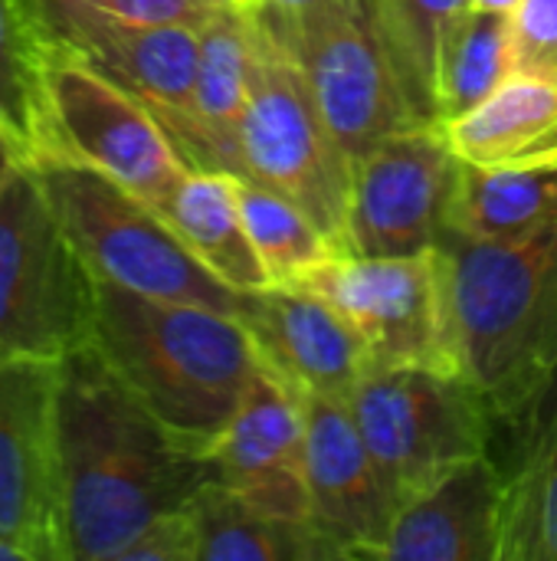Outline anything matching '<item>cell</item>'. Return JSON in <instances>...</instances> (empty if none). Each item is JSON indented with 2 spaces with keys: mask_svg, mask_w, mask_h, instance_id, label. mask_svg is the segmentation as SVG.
<instances>
[{
  "mask_svg": "<svg viewBox=\"0 0 557 561\" xmlns=\"http://www.w3.org/2000/svg\"><path fill=\"white\" fill-rule=\"evenodd\" d=\"M56 460L62 561H118L210 483L207 457L181 444L92 342L56 362Z\"/></svg>",
  "mask_w": 557,
  "mask_h": 561,
  "instance_id": "cell-1",
  "label": "cell"
},
{
  "mask_svg": "<svg viewBox=\"0 0 557 561\" xmlns=\"http://www.w3.org/2000/svg\"><path fill=\"white\" fill-rule=\"evenodd\" d=\"M446 365L512 424L557 368V224L486 243L443 233Z\"/></svg>",
  "mask_w": 557,
  "mask_h": 561,
  "instance_id": "cell-2",
  "label": "cell"
},
{
  "mask_svg": "<svg viewBox=\"0 0 557 561\" xmlns=\"http://www.w3.org/2000/svg\"><path fill=\"white\" fill-rule=\"evenodd\" d=\"M92 345L128 391L190 450L223 431L263 362L236 316L151 299L95 279Z\"/></svg>",
  "mask_w": 557,
  "mask_h": 561,
  "instance_id": "cell-3",
  "label": "cell"
},
{
  "mask_svg": "<svg viewBox=\"0 0 557 561\" xmlns=\"http://www.w3.org/2000/svg\"><path fill=\"white\" fill-rule=\"evenodd\" d=\"M253 10L299 66L351 161L397 131L433 125L407 85L378 0H325L299 13L259 3Z\"/></svg>",
  "mask_w": 557,
  "mask_h": 561,
  "instance_id": "cell-4",
  "label": "cell"
},
{
  "mask_svg": "<svg viewBox=\"0 0 557 561\" xmlns=\"http://www.w3.org/2000/svg\"><path fill=\"white\" fill-rule=\"evenodd\" d=\"M33 168L62 230L95 279L151 299L194 302L236 316L240 289L204 266L148 201L62 158H43Z\"/></svg>",
  "mask_w": 557,
  "mask_h": 561,
  "instance_id": "cell-5",
  "label": "cell"
},
{
  "mask_svg": "<svg viewBox=\"0 0 557 561\" xmlns=\"http://www.w3.org/2000/svg\"><path fill=\"white\" fill-rule=\"evenodd\" d=\"M95 276L62 230L39 174L16 161L0 187V365L59 362L92 342Z\"/></svg>",
  "mask_w": 557,
  "mask_h": 561,
  "instance_id": "cell-6",
  "label": "cell"
},
{
  "mask_svg": "<svg viewBox=\"0 0 557 561\" xmlns=\"http://www.w3.org/2000/svg\"><path fill=\"white\" fill-rule=\"evenodd\" d=\"M351 171L355 161L322 118L299 66L256 16V66L236 128V178L299 204L341 250Z\"/></svg>",
  "mask_w": 557,
  "mask_h": 561,
  "instance_id": "cell-7",
  "label": "cell"
},
{
  "mask_svg": "<svg viewBox=\"0 0 557 561\" xmlns=\"http://www.w3.org/2000/svg\"><path fill=\"white\" fill-rule=\"evenodd\" d=\"M345 404L397 500L496 444L492 411L446 368L374 365Z\"/></svg>",
  "mask_w": 557,
  "mask_h": 561,
  "instance_id": "cell-8",
  "label": "cell"
},
{
  "mask_svg": "<svg viewBox=\"0 0 557 561\" xmlns=\"http://www.w3.org/2000/svg\"><path fill=\"white\" fill-rule=\"evenodd\" d=\"M49 154L105 174L158 207L190 168L161 118L79 56L43 46Z\"/></svg>",
  "mask_w": 557,
  "mask_h": 561,
  "instance_id": "cell-9",
  "label": "cell"
},
{
  "mask_svg": "<svg viewBox=\"0 0 557 561\" xmlns=\"http://www.w3.org/2000/svg\"><path fill=\"white\" fill-rule=\"evenodd\" d=\"M460 158L440 125H417L355 158L345 256H414L446 233Z\"/></svg>",
  "mask_w": 557,
  "mask_h": 561,
  "instance_id": "cell-10",
  "label": "cell"
},
{
  "mask_svg": "<svg viewBox=\"0 0 557 561\" xmlns=\"http://www.w3.org/2000/svg\"><path fill=\"white\" fill-rule=\"evenodd\" d=\"M295 286L325 296L364 339L374 365L446 368V286L440 250L414 256H332Z\"/></svg>",
  "mask_w": 557,
  "mask_h": 561,
  "instance_id": "cell-11",
  "label": "cell"
},
{
  "mask_svg": "<svg viewBox=\"0 0 557 561\" xmlns=\"http://www.w3.org/2000/svg\"><path fill=\"white\" fill-rule=\"evenodd\" d=\"M0 561H62L56 362L0 365Z\"/></svg>",
  "mask_w": 557,
  "mask_h": 561,
  "instance_id": "cell-12",
  "label": "cell"
},
{
  "mask_svg": "<svg viewBox=\"0 0 557 561\" xmlns=\"http://www.w3.org/2000/svg\"><path fill=\"white\" fill-rule=\"evenodd\" d=\"M43 46L66 49L138 95L164 128L177 125L194 95L197 30L125 20L79 0H26Z\"/></svg>",
  "mask_w": 557,
  "mask_h": 561,
  "instance_id": "cell-13",
  "label": "cell"
},
{
  "mask_svg": "<svg viewBox=\"0 0 557 561\" xmlns=\"http://www.w3.org/2000/svg\"><path fill=\"white\" fill-rule=\"evenodd\" d=\"M210 480L240 500L289 523H309L305 404L266 365L204 450ZM312 526V523H309Z\"/></svg>",
  "mask_w": 557,
  "mask_h": 561,
  "instance_id": "cell-14",
  "label": "cell"
},
{
  "mask_svg": "<svg viewBox=\"0 0 557 561\" xmlns=\"http://www.w3.org/2000/svg\"><path fill=\"white\" fill-rule=\"evenodd\" d=\"M236 319L250 332L259 362L299 394L345 401L374 368L355 325L305 286L246 289L240 293Z\"/></svg>",
  "mask_w": 557,
  "mask_h": 561,
  "instance_id": "cell-15",
  "label": "cell"
},
{
  "mask_svg": "<svg viewBox=\"0 0 557 561\" xmlns=\"http://www.w3.org/2000/svg\"><path fill=\"white\" fill-rule=\"evenodd\" d=\"M302 404L309 523L341 559H371L401 500L374 463L345 401L302 394Z\"/></svg>",
  "mask_w": 557,
  "mask_h": 561,
  "instance_id": "cell-16",
  "label": "cell"
},
{
  "mask_svg": "<svg viewBox=\"0 0 557 561\" xmlns=\"http://www.w3.org/2000/svg\"><path fill=\"white\" fill-rule=\"evenodd\" d=\"M506 473L492 454L463 460L401 500L381 561H502Z\"/></svg>",
  "mask_w": 557,
  "mask_h": 561,
  "instance_id": "cell-17",
  "label": "cell"
},
{
  "mask_svg": "<svg viewBox=\"0 0 557 561\" xmlns=\"http://www.w3.org/2000/svg\"><path fill=\"white\" fill-rule=\"evenodd\" d=\"M256 66V13L236 0L197 26V72L187 115L171 138L190 168L236 174V128Z\"/></svg>",
  "mask_w": 557,
  "mask_h": 561,
  "instance_id": "cell-18",
  "label": "cell"
},
{
  "mask_svg": "<svg viewBox=\"0 0 557 561\" xmlns=\"http://www.w3.org/2000/svg\"><path fill=\"white\" fill-rule=\"evenodd\" d=\"M502 561H557V368L532 404L506 427ZM496 431V434H499Z\"/></svg>",
  "mask_w": 557,
  "mask_h": 561,
  "instance_id": "cell-19",
  "label": "cell"
},
{
  "mask_svg": "<svg viewBox=\"0 0 557 561\" xmlns=\"http://www.w3.org/2000/svg\"><path fill=\"white\" fill-rule=\"evenodd\" d=\"M463 164L489 171L557 168V82L509 76L476 108L440 122Z\"/></svg>",
  "mask_w": 557,
  "mask_h": 561,
  "instance_id": "cell-20",
  "label": "cell"
},
{
  "mask_svg": "<svg viewBox=\"0 0 557 561\" xmlns=\"http://www.w3.org/2000/svg\"><path fill=\"white\" fill-rule=\"evenodd\" d=\"M236 184L240 178L230 171L187 168L154 210L204 266H210L233 289L246 293L269 286V279L250 243Z\"/></svg>",
  "mask_w": 557,
  "mask_h": 561,
  "instance_id": "cell-21",
  "label": "cell"
},
{
  "mask_svg": "<svg viewBox=\"0 0 557 561\" xmlns=\"http://www.w3.org/2000/svg\"><path fill=\"white\" fill-rule=\"evenodd\" d=\"M197 561H328L341 552L309 523L259 513L233 490L204 483L187 506Z\"/></svg>",
  "mask_w": 557,
  "mask_h": 561,
  "instance_id": "cell-22",
  "label": "cell"
},
{
  "mask_svg": "<svg viewBox=\"0 0 557 561\" xmlns=\"http://www.w3.org/2000/svg\"><path fill=\"white\" fill-rule=\"evenodd\" d=\"M557 224V168L489 171L460 161L446 233L509 243Z\"/></svg>",
  "mask_w": 557,
  "mask_h": 561,
  "instance_id": "cell-23",
  "label": "cell"
},
{
  "mask_svg": "<svg viewBox=\"0 0 557 561\" xmlns=\"http://www.w3.org/2000/svg\"><path fill=\"white\" fill-rule=\"evenodd\" d=\"M512 76L509 13L463 7L440 36L433 66L437 125L476 108Z\"/></svg>",
  "mask_w": 557,
  "mask_h": 561,
  "instance_id": "cell-24",
  "label": "cell"
},
{
  "mask_svg": "<svg viewBox=\"0 0 557 561\" xmlns=\"http://www.w3.org/2000/svg\"><path fill=\"white\" fill-rule=\"evenodd\" d=\"M43 59L46 49L26 0H0V128L30 164L49 154Z\"/></svg>",
  "mask_w": 557,
  "mask_h": 561,
  "instance_id": "cell-25",
  "label": "cell"
},
{
  "mask_svg": "<svg viewBox=\"0 0 557 561\" xmlns=\"http://www.w3.org/2000/svg\"><path fill=\"white\" fill-rule=\"evenodd\" d=\"M236 191L250 243L266 270L269 286L295 283L332 256H341L338 243L289 197L243 178Z\"/></svg>",
  "mask_w": 557,
  "mask_h": 561,
  "instance_id": "cell-26",
  "label": "cell"
},
{
  "mask_svg": "<svg viewBox=\"0 0 557 561\" xmlns=\"http://www.w3.org/2000/svg\"><path fill=\"white\" fill-rule=\"evenodd\" d=\"M387 36L407 76V85L427 122L437 125L433 105V66L443 26L469 7V0H378Z\"/></svg>",
  "mask_w": 557,
  "mask_h": 561,
  "instance_id": "cell-27",
  "label": "cell"
},
{
  "mask_svg": "<svg viewBox=\"0 0 557 561\" xmlns=\"http://www.w3.org/2000/svg\"><path fill=\"white\" fill-rule=\"evenodd\" d=\"M512 76L557 82V0H519L509 13Z\"/></svg>",
  "mask_w": 557,
  "mask_h": 561,
  "instance_id": "cell-28",
  "label": "cell"
},
{
  "mask_svg": "<svg viewBox=\"0 0 557 561\" xmlns=\"http://www.w3.org/2000/svg\"><path fill=\"white\" fill-rule=\"evenodd\" d=\"M118 561H197V539L190 513H171L151 523Z\"/></svg>",
  "mask_w": 557,
  "mask_h": 561,
  "instance_id": "cell-29",
  "label": "cell"
},
{
  "mask_svg": "<svg viewBox=\"0 0 557 561\" xmlns=\"http://www.w3.org/2000/svg\"><path fill=\"white\" fill-rule=\"evenodd\" d=\"M236 0H105L102 7L138 23H161V26H204L213 13Z\"/></svg>",
  "mask_w": 557,
  "mask_h": 561,
  "instance_id": "cell-30",
  "label": "cell"
},
{
  "mask_svg": "<svg viewBox=\"0 0 557 561\" xmlns=\"http://www.w3.org/2000/svg\"><path fill=\"white\" fill-rule=\"evenodd\" d=\"M16 161H20V154H16V148H13V141L7 138V131L0 128V187H3V181L10 178V171L16 168Z\"/></svg>",
  "mask_w": 557,
  "mask_h": 561,
  "instance_id": "cell-31",
  "label": "cell"
},
{
  "mask_svg": "<svg viewBox=\"0 0 557 561\" xmlns=\"http://www.w3.org/2000/svg\"><path fill=\"white\" fill-rule=\"evenodd\" d=\"M259 7H272V10H282V13H299V10H309L315 3H325V0H253Z\"/></svg>",
  "mask_w": 557,
  "mask_h": 561,
  "instance_id": "cell-32",
  "label": "cell"
},
{
  "mask_svg": "<svg viewBox=\"0 0 557 561\" xmlns=\"http://www.w3.org/2000/svg\"><path fill=\"white\" fill-rule=\"evenodd\" d=\"M473 7H483V10H502V13H512L519 0H469Z\"/></svg>",
  "mask_w": 557,
  "mask_h": 561,
  "instance_id": "cell-33",
  "label": "cell"
},
{
  "mask_svg": "<svg viewBox=\"0 0 557 561\" xmlns=\"http://www.w3.org/2000/svg\"><path fill=\"white\" fill-rule=\"evenodd\" d=\"M79 3H95V7H102L105 0H79Z\"/></svg>",
  "mask_w": 557,
  "mask_h": 561,
  "instance_id": "cell-34",
  "label": "cell"
}]
</instances>
